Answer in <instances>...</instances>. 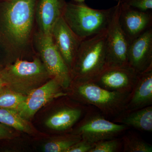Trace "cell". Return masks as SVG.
<instances>
[{
  "instance_id": "obj_1",
  "label": "cell",
  "mask_w": 152,
  "mask_h": 152,
  "mask_svg": "<svg viewBox=\"0 0 152 152\" xmlns=\"http://www.w3.org/2000/svg\"><path fill=\"white\" fill-rule=\"evenodd\" d=\"M38 0H5L0 7V45L7 65L22 59L32 49Z\"/></svg>"
},
{
  "instance_id": "obj_2",
  "label": "cell",
  "mask_w": 152,
  "mask_h": 152,
  "mask_svg": "<svg viewBox=\"0 0 152 152\" xmlns=\"http://www.w3.org/2000/svg\"><path fill=\"white\" fill-rule=\"evenodd\" d=\"M115 6L105 10L90 7L84 2L67 3L62 17L70 28L83 41L106 32Z\"/></svg>"
},
{
  "instance_id": "obj_3",
  "label": "cell",
  "mask_w": 152,
  "mask_h": 152,
  "mask_svg": "<svg viewBox=\"0 0 152 152\" xmlns=\"http://www.w3.org/2000/svg\"><path fill=\"white\" fill-rule=\"evenodd\" d=\"M106 32L82 41L71 69L72 81H92L108 68Z\"/></svg>"
},
{
  "instance_id": "obj_4",
  "label": "cell",
  "mask_w": 152,
  "mask_h": 152,
  "mask_svg": "<svg viewBox=\"0 0 152 152\" xmlns=\"http://www.w3.org/2000/svg\"><path fill=\"white\" fill-rule=\"evenodd\" d=\"M0 71L7 87L26 96L51 78L39 58L32 61L17 60Z\"/></svg>"
},
{
  "instance_id": "obj_5",
  "label": "cell",
  "mask_w": 152,
  "mask_h": 152,
  "mask_svg": "<svg viewBox=\"0 0 152 152\" xmlns=\"http://www.w3.org/2000/svg\"><path fill=\"white\" fill-rule=\"evenodd\" d=\"M72 93L82 103L91 105L107 115H119L124 111L131 93L112 91L92 81L72 82Z\"/></svg>"
},
{
  "instance_id": "obj_6",
  "label": "cell",
  "mask_w": 152,
  "mask_h": 152,
  "mask_svg": "<svg viewBox=\"0 0 152 152\" xmlns=\"http://www.w3.org/2000/svg\"><path fill=\"white\" fill-rule=\"evenodd\" d=\"M33 43L51 78L56 79L63 89H68L72 81L71 71L57 50L51 34L39 31L34 35Z\"/></svg>"
},
{
  "instance_id": "obj_7",
  "label": "cell",
  "mask_w": 152,
  "mask_h": 152,
  "mask_svg": "<svg viewBox=\"0 0 152 152\" xmlns=\"http://www.w3.org/2000/svg\"><path fill=\"white\" fill-rule=\"evenodd\" d=\"M128 129L126 125L112 122L100 114L89 113L73 133L80 136L83 140L95 143L115 138Z\"/></svg>"
},
{
  "instance_id": "obj_8",
  "label": "cell",
  "mask_w": 152,
  "mask_h": 152,
  "mask_svg": "<svg viewBox=\"0 0 152 152\" xmlns=\"http://www.w3.org/2000/svg\"><path fill=\"white\" fill-rule=\"evenodd\" d=\"M119 2H118L113 16L106 32L108 68L128 65V51L130 42L119 23Z\"/></svg>"
},
{
  "instance_id": "obj_9",
  "label": "cell",
  "mask_w": 152,
  "mask_h": 152,
  "mask_svg": "<svg viewBox=\"0 0 152 152\" xmlns=\"http://www.w3.org/2000/svg\"><path fill=\"white\" fill-rule=\"evenodd\" d=\"M56 79L51 78L42 86L33 91L27 96L24 102L16 111L25 119H30L47 103L68 94Z\"/></svg>"
},
{
  "instance_id": "obj_10",
  "label": "cell",
  "mask_w": 152,
  "mask_h": 152,
  "mask_svg": "<svg viewBox=\"0 0 152 152\" xmlns=\"http://www.w3.org/2000/svg\"><path fill=\"white\" fill-rule=\"evenodd\" d=\"M139 75L127 65L107 68L92 81L109 91L130 93L137 83Z\"/></svg>"
},
{
  "instance_id": "obj_11",
  "label": "cell",
  "mask_w": 152,
  "mask_h": 152,
  "mask_svg": "<svg viewBox=\"0 0 152 152\" xmlns=\"http://www.w3.org/2000/svg\"><path fill=\"white\" fill-rule=\"evenodd\" d=\"M118 2L120 4L119 23L129 42L152 28V11L139 10Z\"/></svg>"
},
{
  "instance_id": "obj_12",
  "label": "cell",
  "mask_w": 152,
  "mask_h": 152,
  "mask_svg": "<svg viewBox=\"0 0 152 152\" xmlns=\"http://www.w3.org/2000/svg\"><path fill=\"white\" fill-rule=\"evenodd\" d=\"M51 34L57 50L71 71L82 41L70 28L63 17L55 23Z\"/></svg>"
},
{
  "instance_id": "obj_13",
  "label": "cell",
  "mask_w": 152,
  "mask_h": 152,
  "mask_svg": "<svg viewBox=\"0 0 152 152\" xmlns=\"http://www.w3.org/2000/svg\"><path fill=\"white\" fill-rule=\"evenodd\" d=\"M128 65L138 74L152 69V28L130 42Z\"/></svg>"
},
{
  "instance_id": "obj_14",
  "label": "cell",
  "mask_w": 152,
  "mask_h": 152,
  "mask_svg": "<svg viewBox=\"0 0 152 152\" xmlns=\"http://www.w3.org/2000/svg\"><path fill=\"white\" fill-rule=\"evenodd\" d=\"M66 3V0H38L35 18L39 31L51 34L55 23L62 17Z\"/></svg>"
},
{
  "instance_id": "obj_15",
  "label": "cell",
  "mask_w": 152,
  "mask_h": 152,
  "mask_svg": "<svg viewBox=\"0 0 152 152\" xmlns=\"http://www.w3.org/2000/svg\"><path fill=\"white\" fill-rule=\"evenodd\" d=\"M152 104V69L139 74L124 112L139 110Z\"/></svg>"
},
{
  "instance_id": "obj_16",
  "label": "cell",
  "mask_w": 152,
  "mask_h": 152,
  "mask_svg": "<svg viewBox=\"0 0 152 152\" xmlns=\"http://www.w3.org/2000/svg\"><path fill=\"white\" fill-rule=\"evenodd\" d=\"M114 122L132 127L139 131H152V106L150 105L131 112H123Z\"/></svg>"
},
{
  "instance_id": "obj_17",
  "label": "cell",
  "mask_w": 152,
  "mask_h": 152,
  "mask_svg": "<svg viewBox=\"0 0 152 152\" xmlns=\"http://www.w3.org/2000/svg\"><path fill=\"white\" fill-rule=\"evenodd\" d=\"M83 111L81 108L64 107L49 117L45 124L48 127L58 132L68 130L80 119Z\"/></svg>"
},
{
  "instance_id": "obj_18",
  "label": "cell",
  "mask_w": 152,
  "mask_h": 152,
  "mask_svg": "<svg viewBox=\"0 0 152 152\" xmlns=\"http://www.w3.org/2000/svg\"><path fill=\"white\" fill-rule=\"evenodd\" d=\"M0 124L28 134H31L33 131L27 120L10 109L0 108Z\"/></svg>"
},
{
  "instance_id": "obj_19",
  "label": "cell",
  "mask_w": 152,
  "mask_h": 152,
  "mask_svg": "<svg viewBox=\"0 0 152 152\" xmlns=\"http://www.w3.org/2000/svg\"><path fill=\"white\" fill-rule=\"evenodd\" d=\"M82 139L80 136L74 133L61 136L45 144L43 150L45 152H66L71 147Z\"/></svg>"
},
{
  "instance_id": "obj_20",
  "label": "cell",
  "mask_w": 152,
  "mask_h": 152,
  "mask_svg": "<svg viewBox=\"0 0 152 152\" xmlns=\"http://www.w3.org/2000/svg\"><path fill=\"white\" fill-rule=\"evenodd\" d=\"M26 97L4 86L0 89V108L10 109L16 111Z\"/></svg>"
},
{
  "instance_id": "obj_21",
  "label": "cell",
  "mask_w": 152,
  "mask_h": 152,
  "mask_svg": "<svg viewBox=\"0 0 152 152\" xmlns=\"http://www.w3.org/2000/svg\"><path fill=\"white\" fill-rule=\"evenodd\" d=\"M121 141L124 152H152L151 145L134 133H129L123 136Z\"/></svg>"
},
{
  "instance_id": "obj_22",
  "label": "cell",
  "mask_w": 152,
  "mask_h": 152,
  "mask_svg": "<svg viewBox=\"0 0 152 152\" xmlns=\"http://www.w3.org/2000/svg\"><path fill=\"white\" fill-rule=\"evenodd\" d=\"M122 146L121 140L114 138L95 143L89 152H118Z\"/></svg>"
},
{
  "instance_id": "obj_23",
  "label": "cell",
  "mask_w": 152,
  "mask_h": 152,
  "mask_svg": "<svg viewBox=\"0 0 152 152\" xmlns=\"http://www.w3.org/2000/svg\"><path fill=\"white\" fill-rule=\"evenodd\" d=\"M129 7L144 12L152 11V0H120Z\"/></svg>"
},
{
  "instance_id": "obj_24",
  "label": "cell",
  "mask_w": 152,
  "mask_h": 152,
  "mask_svg": "<svg viewBox=\"0 0 152 152\" xmlns=\"http://www.w3.org/2000/svg\"><path fill=\"white\" fill-rule=\"evenodd\" d=\"M94 144L82 139L71 147L66 152H89L94 147Z\"/></svg>"
},
{
  "instance_id": "obj_25",
  "label": "cell",
  "mask_w": 152,
  "mask_h": 152,
  "mask_svg": "<svg viewBox=\"0 0 152 152\" xmlns=\"http://www.w3.org/2000/svg\"><path fill=\"white\" fill-rule=\"evenodd\" d=\"M13 135L12 132L7 126L0 124V140L11 139Z\"/></svg>"
},
{
  "instance_id": "obj_26",
  "label": "cell",
  "mask_w": 152,
  "mask_h": 152,
  "mask_svg": "<svg viewBox=\"0 0 152 152\" xmlns=\"http://www.w3.org/2000/svg\"><path fill=\"white\" fill-rule=\"evenodd\" d=\"M5 86V82L3 80L2 76L1 71H0V89L2 87Z\"/></svg>"
},
{
  "instance_id": "obj_27",
  "label": "cell",
  "mask_w": 152,
  "mask_h": 152,
  "mask_svg": "<svg viewBox=\"0 0 152 152\" xmlns=\"http://www.w3.org/2000/svg\"><path fill=\"white\" fill-rule=\"evenodd\" d=\"M72 1L75 2H84L85 0H72Z\"/></svg>"
},
{
  "instance_id": "obj_28",
  "label": "cell",
  "mask_w": 152,
  "mask_h": 152,
  "mask_svg": "<svg viewBox=\"0 0 152 152\" xmlns=\"http://www.w3.org/2000/svg\"><path fill=\"white\" fill-rule=\"evenodd\" d=\"M114 1H116L118 2V1H120V0H114Z\"/></svg>"
}]
</instances>
